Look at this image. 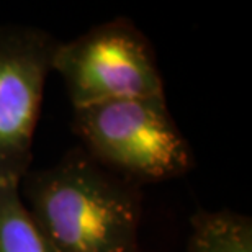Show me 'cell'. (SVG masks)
<instances>
[{
  "label": "cell",
  "instance_id": "obj_3",
  "mask_svg": "<svg viewBox=\"0 0 252 252\" xmlns=\"http://www.w3.org/2000/svg\"><path fill=\"white\" fill-rule=\"evenodd\" d=\"M53 70L64 80L74 108L165 94L153 44L128 18L58 43Z\"/></svg>",
  "mask_w": 252,
  "mask_h": 252
},
{
  "label": "cell",
  "instance_id": "obj_2",
  "mask_svg": "<svg viewBox=\"0 0 252 252\" xmlns=\"http://www.w3.org/2000/svg\"><path fill=\"white\" fill-rule=\"evenodd\" d=\"M72 129L100 165L136 185L182 177L195 165L165 94L75 107Z\"/></svg>",
  "mask_w": 252,
  "mask_h": 252
},
{
  "label": "cell",
  "instance_id": "obj_4",
  "mask_svg": "<svg viewBox=\"0 0 252 252\" xmlns=\"http://www.w3.org/2000/svg\"><path fill=\"white\" fill-rule=\"evenodd\" d=\"M58 41L34 27H0V185L30 172L44 84Z\"/></svg>",
  "mask_w": 252,
  "mask_h": 252
},
{
  "label": "cell",
  "instance_id": "obj_6",
  "mask_svg": "<svg viewBox=\"0 0 252 252\" xmlns=\"http://www.w3.org/2000/svg\"><path fill=\"white\" fill-rule=\"evenodd\" d=\"M0 252H54L20 195V184L0 185Z\"/></svg>",
  "mask_w": 252,
  "mask_h": 252
},
{
  "label": "cell",
  "instance_id": "obj_1",
  "mask_svg": "<svg viewBox=\"0 0 252 252\" xmlns=\"http://www.w3.org/2000/svg\"><path fill=\"white\" fill-rule=\"evenodd\" d=\"M27 210L54 252H141L139 185L110 172L85 149L20 180Z\"/></svg>",
  "mask_w": 252,
  "mask_h": 252
},
{
  "label": "cell",
  "instance_id": "obj_5",
  "mask_svg": "<svg viewBox=\"0 0 252 252\" xmlns=\"http://www.w3.org/2000/svg\"><path fill=\"white\" fill-rule=\"evenodd\" d=\"M189 252H252V221L231 210L205 211L191 218Z\"/></svg>",
  "mask_w": 252,
  "mask_h": 252
}]
</instances>
